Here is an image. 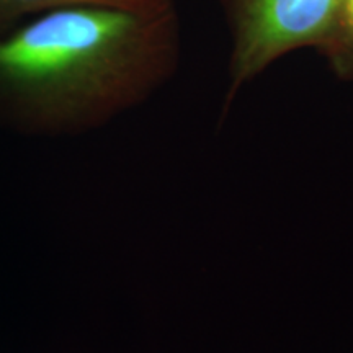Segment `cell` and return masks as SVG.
Masks as SVG:
<instances>
[{"label":"cell","mask_w":353,"mask_h":353,"mask_svg":"<svg viewBox=\"0 0 353 353\" xmlns=\"http://www.w3.org/2000/svg\"><path fill=\"white\" fill-rule=\"evenodd\" d=\"M180 52L176 7L77 6L32 17L0 37V130L26 138L97 130L164 85Z\"/></svg>","instance_id":"1"},{"label":"cell","mask_w":353,"mask_h":353,"mask_svg":"<svg viewBox=\"0 0 353 353\" xmlns=\"http://www.w3.org/2000/svg\"><path fill=\"white\" fill-rule=\"evenodd\" d=\"M231 38L228 105L276 61L317 51L332 32L342 0H219Z\"/></svg>","instance_id":"2"},{"label":"cell","mask_w":353,"mask_h":353,"mask_svg":"<svg viewBox=\"0 0 353 353\" xmlns=\"http://www.w3.org/2000/svg\"><path fill=\"white\" fill-rule=\"evenodd\" d=\"M94 6L121 8V10L154 13L176 7L175 0H0V37L21 21L44 12L64 7Z\"/></svg>","instance_id":"3"},{"label":"cell","mask_w":353,"mask_h":353,"mask_svg":"<svg viewBox=\"0 0 353 353\" xmlns=\"http://www.w3.org/2000/svg\"><path fill=\"white\" fill-rule=\"evenodd\" d=\"M317 52L335 77L353 82V0H342L332 32Z\"/></svg>","instance_id":"4"}]
</instances>
